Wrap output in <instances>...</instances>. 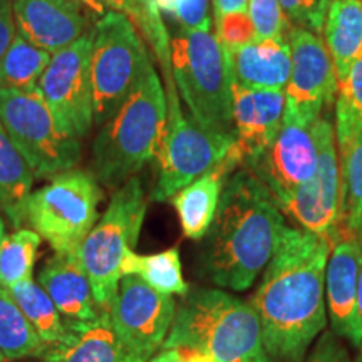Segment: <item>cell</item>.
<instances>
[{
  "label": "cell",
  "instance_id": "cell-1",
  "mask_svg": "<svg viewBox=\"0 0 362 362\" xmlns=\"http://www.w3.org/2000/svg\"><path fill=\"white\" fill-rule=\"evenodd\" d=\"M332 243L287 226L248 298L272 362H302L327 324L325 269Z\"/></svg>",
  "mask_w": 362,
  "mask_h": 362
},
{
  "label": "cell",
  "instance_id": "cell-2",
  "mask_svg": "<svg viewBox=\"0 0 362 362\" xmlns=\"http://www.w3.org/2000/svg\"><path fill=\"white\" fill-rule=\"evenodd\" d=\"M287 228L282 208L247 168L233 171L198 252V275L218 288L245 292L277 252Z\"/></svg>",
  "mask_w": 362,
  "mask_h": 362
},
{
  "label": "cell",
  "instance_id": "cell-3",
  "mask_svg": "<svg viewBox=\"0 0 362 362\" xmlns=\"http://www.w3.org/2000/svg\"><path fill=\"white\" fill-rule=\"evenodd\" d=\"M166 117L165 84L149 61L129 96L94 138L90 173L99 185L117 189L155 161Z\"/></svg>",
  "mask_w": 362,
  "mask_h": 362
},
{
  "label": "cell",
  "instance_id": "cell-4",
  "mask_svg": "<svg viewBox=\"0 0 362 362\" xmlns=\"http://www.w3.org/2000/svg\"><path fill=\"white\" fill-rule=\"evenodd\" d=\"M188 347L211 362H272L248 300L223 288L194 287L180 304L163 349Z\"/></svg>",
  "mask_w": 362,
  "mask_h": 362
},
{
  "label": "cell",
  "instance_id": "cell-5",
  "mask_svg": "<svg viewBox=\"0 0 362 362\" xmlns=\"http://www.w3.org/2000/svg\"><path fill=\"white\" fill-rule=\"evenodd\" d=\"M171 67L180 99L208 133L233 138L228 59L214 33L180 30L171 35Z\"/></svg>",
  "mask_w": 362,
  "mask_h": 362
},
{
  "label": "cell",
  "instance_id": "cell-6",
  "mask_svg": "<svg viewBox=\"0 0 362 362\" xmlns=\"http://www.w3.org/2000/svg\"><path fill=\"white\" fill-rule=\"evenodd\" d=\"M148 211V197L143 181L133 176L115 189L110 205L79 247L78 257L88 274L96 304L110 310L116 296L121 264L128 250H134Z\"/></svg>",
  "mask_w": 362,
  "mask_h": 362
},
{
  "label": "cell",
  "instance_id": "cell-7",
  "mask_svg": "<svg viewBox=\"0 0 362 362\" xmlns=\"http://www.w3.org/2000/svg\"><path fill=\"white\" fill-rule=\"evenodd\" d=\"M103 189L90 171L72 168L33 192L24 205V223L56 253L78 252L98 221Z\"/></svg>",
  "mask_w": 362,
  "mask_h": 362
},
{
  "label": "cell",
  "instance_id": "cell-8",
  "mask_svg": "<svg viewBox=\"0 0 362 362\" xmlns=\"http://www.w3.org/2000/svg\"><path fill=\"white\" fill-rule=\"evenodd\" d=\"M149 61L146 42L124 13L110 11L96 21L89 64L94 124L106 123L115 115Z\"/></svg>",
  "mask_w": 362,
  "mask_h": 362
},
{
  "label": "cell",
  "instance_id": "cell-9",
  "mask_svg": "<svg viewBox=\"0 0 362 362\" xmlns=\"http://www.w3.org/2000/svg\"><path fill=\"white\" fill-rule=\"evenodd\" d=\"M0 124L35 178H54L81 160V141L59 128L39 89L0 88Z\"/></svg>",
  "mask_w": 362,
  "mask_h": 362
},
{
  "label": "cell",
  "instance_id": "cell-10",
  "mask_svg": "<svg viewBox=\"0 0 362 362\" xmlns=\"http://www.w3.org/2000/svg\"><path fill=\"white\" fill-rule=\"evenodd\" d=\"M168 117L155 156L156 181L153 202H170L175 193L228 156L233 138L211 134L185 115L176 84L165 86Z\"/></svg>",
  "mask_w": 362,
  "mask_h": 362
},
{
  "label": "cell",
  "instance_id": "cell-11",
  "mask_svg": "<svg viewBox=\"0 0 362 362\" xmlns=\"http://www.w3.org/2000/svg\"><path fill=\"white\" fill-rule=\"evenodd\" d=\"M317 168L280 208L305 232L325 237L336 245L342 235V178L336 149V129L327 116L314 123Z\"/></svg>",
  "mask_w": 362,
  "mask_h": 362
},
{
  "label": "cell",
  "instance_id": "cell-12",
  "mask_svg": "<svg viewBox=\"0 0 362 362\" xmlns=\"http://www.w3.org/2000/svg\"><path fill=\"white\" fill-rule=\"evenodd\" d=\"M90 45L93 27L76 42L54 54L37 84L59 128L78 139L86 138L94 126Z\"/></svg>",
  "mask_w": 362,
  "mask_h": 362
},
{
  "label": "cell",
  "instance_id": "cell-13",
  "mask_svg": "<svg viewBox=\"0 0 362 362\" xmlns=\"http://www.w3.org/2000/svg\"><path fill=\"white\" fill-rule=\"evenodd\" d=\"M175 312L173 297L156 292L138 275H124L107 314L124 351L148 362L168 337Z\"/></svg>",
  "mask_w": 362,
  "mask_h": 362
},
{
  "label": "cell",
  "instance_id": "cell-14",
  "mask_svg": "<svg viewBox=\"0 0 362 362\" xmlns=\"http://www.w3.org/2000/svg\"><path fill=\"white\" fill-rule=\"evenodd\" d=\"M291 78L285 86L282 123L312 126L336 101L339 79L327 45L319 35L293 27L288 37Z\"/></svg>",
  "mask_w": 362,
  "mask_h": 362
},
{
  "label": "cell",
  "instance_id": "cell-15",
  "mask_svg": "<svg viewBox=\"0 0 362 362\" xmlns=\"http://www.w3.org/2000/svg\"><path fill=\"white\" fill-rule=\"evenodd\" d=\"M317 168V141L314 124L282 123L277 138L257 158L248 171L274 194L279 205L312 178Z\"/></svg>",
  "mask_w": 362,
  "mask_h": 362
},
{
  "label": "cell",
  "instance_id": "cell-16",
  "mask_svg": "<svg viewBox=\"0 0 362 362\" xmlns=\"http://www.w3.org/2000/svg\"><path fill=\"white\" fill-rule=\"evenodd\" d=\"M284 90L252 89L232 79L233 148L230 153L247 168L277 138L284 121Z\"/></svg>",
  "mask_w": 362,
  "mask_h": 362
},
{
  "label": "cell",
  "instance_id": "cell-17",
  "mask_svg": "<svg viewBox=\"0 0 362 362\" xmlns=\"http://www.w3.org/2000/svg\"><path fill=\"white\" fill-rule=\"evenodd\" d=\"M362 269V245L344 237L332 247L325 269V304L330 327L339 339L357 349L362 339L359 314V279Z\"/></svg>",
  "mask_w": 362,
  "mask_h": 362
},
{
  "label": "cell",
  "instance_id": "cell-18",
  "mask_svg": "<svg viewBox=\"0 0 362 362\" xmlns=\"http://www.w3.org/2000/svg\"><path fill=\"white\" fill-rule=\"evenodd\" d=\"M12 13L16 33L52 56L93 27V17L71 0H12Z\"/></svg>",
  "mask_w": 362,
  "mask_h": 362
},
{
  "label": "cell",
  "instance_id": "cell-19",
  "mask_svg": "<svg viewBox=\"0 0 362 362\" xmlns=\"http://www.w3.org/2000/svg\"><path fill=\"white\" fill-rule=\"evenodd\" d=\"M39 285L51 297L62 322L71 332H84L103 314L78 252L56 253L51 257L40 270Z\"/></svg>",
  "mask_w": 362,
  "mask_h": 362
},
{
  "label": "cell",
  "instance_id": "cell-20",
  "mask_svg": "<svg viewBox=\"0 0 362 362\" xmlns=\"http://www.w3.org/2000/svg\"><path fill=\"white\" fill-rule=\"evenodd\" d=\"M238 168L240 163L228 153L223 161L171 197L170 202L178 214L185 237L194 242L205 238L215 220L226 181Z\"/></svg>",
  "mask_w": 362,
  "mask_h": 362
},
{
  "label": "cell",
  "instance_id": "cell-21",
  "mask_svg": "<svg viewBox=\"0 0 362 362\" xmlns=\"http://www.w3.org/2000/svg\"><path fill=\"white\" fill-rule=\"evenodd\" d=\"M226 59L230 78L245 88L284 90L291 78V44L284 40H255L226 54Z\"/></svg>",
  "mask_w": 362,
  "mask_h": 362
},
{
  "label": "cell",
  "instance_id": "cell-22",
  "mask_svg": "<svg viewBox=\"0 0 362 362\" xmlns=\"http://www.w3.org/2000/svg\"><path fill=\"white\" fill-rule=\"evenodd\" d=\"M324 42L341 81L362 57V0H330L324 22Z\"/></svg>",
  "mask_w": 362,
  "mask_h": 362
},
{
  "label": "cell",
  "instance_id": "cell-23",
  "mask_svg": "<svg viewBox=\"0 0 362 362\" xmlns=\"http://www.w3.org/2000/svg\"><path fill=\"white\" fill-rule=\"evenodd\" d=\"M7 292L47 349L67 346L78 339V334L66 327L51 297L34 279L24 280Z\"/></svg>",
  "mask_w": 362,
  "mask_h": 362
},
{
  "label": "cell",
  "instance_id": "cell-24",
  "mask_svg": "<svg viewBox=\"0 0 362 362\" xmlns=\"http://www.w3.org/2000/svg\"><path fill=\"white\" fill-rule=\"evenodd\" d=\"M34 173L0 124V210L16 228L24 225V205L33 193Z\"/></svg>",
  "mask_w": 362,
  "mask_h": 362
},
{
  "label": "cell",
  "instance_id": "cell-25",
  "mask_svg": "<svg viewBox=\"0 0 362 362\" xmlns=\"http://www.w3.org/2000/svg\"><path fill=\"white\" fill-rule=\"evenodd\" d=\"M128 352L115 334L107 312L88 330L78 334L72 344L49 347L44 352L42 362H123Z\"/></svg>",
  "mask_w": 362,
  "mask_h": 362
},
{
  "label": "cell",
  "instance_id": "cell-26",
  "mask_svg": "<svg viewBox=\"0 0 362 362\" xmlns=\"http://www.w3.org/2000/svg\"><path fill=\"white\" fill-rule=\"evenodd\" d=\"M111 11L124 13L151 47L158 64L161 66L163 84H175L171 67V34L165 25L156 0H103Z\"/></svg>",
  "mask_w": 362,
  "mask_h": 362
},
{
  "label": "cell",
  "instance_id": "cell-27",
  "mask_svg": "<svg viewBox=\"0 0 362 362\" xmlns=\"http://www.w3.org/2000/svg\"><path fill=\"white\" fill-rule=\"evenodd\" d=\"M121 275H138L149 287L165 296L185 297L189 292L178 247L151 255H138L134 250H128L121 264Z\"/></svg>",
  "mask_w": 362,
  "mask_h": 362
},
{
  "label": "cell",
  "instance_id": "cell-28",
  "mask_svg": "<svg viewBox=\"0 0 362 362\" xmlns=\"http://www.w3.org/2000/svg\"><path fill=\"white\" fill-rule=\"evenodd\" d=\"M49 62L51 54L27 42L16 33L6 54L0 59V88L35 90Z\"/></svg>",
  "mask_w": 362,
  "mask_h": 362
},
{
  "label": "cell",
  "instance_id": "cell-29",
  "mask_svg": "<svg viewBox=\"0 0 362 362\" xmlns=\"http://www.w3.org/2000/svg\"><path fill=\"white\" fill-rule=\"evenodd\" d=\"M0 351L8 362L42 357L47 351L4 287H0Z\"/></svg>",
  "mask_w": 362,
  "mask_h": 362
},
{
  "label": "cell",
  "instance_id": "cell-30",
  "mask_svg": "<svg viewBox=\"0 0 362 362\" xmlns=\"http://www.w3.org/2000/svg\"><path fill=\"white\" fill-rule=\"evenodd\" d=\"M362 134V57L339 81L336 96V139L341 156Z\"/></svg>",
  "mask_w": 362,
  "mask_h": 362
},
{
  "label": "cell",
  "instance_id": "cell-31",
  "mask_svg": "<svg viewBox=\"0 0 362 362\" xmlns=\"http://www.w3.org/2000/svg\"><path fill=\"white\" fill-rule=\"evenodd\" d=\"M342 235L362 245V134L341 156Z\"/></svg>",
  "mask_w": 362,
  "mask_h": 362
},
{
  "label": "cell",
  "instance_id": "cell-32",
  "mask_svg": "<svg viewBox=\"0 0 362 362\" xmlns=\"http://www.w3.org/2000/svg\"><path fill=\"white\" fill-rule=\"evenodd\" d=\"M42 238L33 228H19L0 245V287L6 291L33 279V270Z\"/></svg>",
  "mask_w": 362,
  "mask_h": 362
},
{
  "label": "cell",
  "instance_id": "cell-33",
  "mask_svg": "<svg viewBox=\"0 0 362 362\" xmlns=\"http://www.w3.org/2000/svg\"><path fill=\"white\" fill-rule=\"evenodd\" d=\"M156 4L161 16L175 22L176 29L214 33L211 0H156Z\"/></svg>",
  "mask_w": 362,
  "mask_h": 362
},
{
  "label": "cell",
  "instance_id": "cell-34",
  "mask_svg": "<svg viewBox=\"0 0 362 362\" xmlns=\"http://www.w3.org/2000/svg\"><path fill=\"white\" fill-rule=\"evenodd\" d=\"M259 40L288 42L293 25L285 16L279 0H248L247 7Z\"/></svg>",
  "mask_w": 362,
  "mask_h": 362
},
{
  "label": "cell",
  "instance_id": "cell-35",
  "mask_svg": "<svg viewBox=\"0 0 362 362\" xmlns=\"http://www.w3.org/2000/svg\"><path fill=\"white\" fill-rule=\"evenodd\" d=\"M215 35L226 54L259 40L248 12H232L215 17Z\"/></svg>",
  "mask_w": 362,
  "mask_h": 362
},
{
  "label": "cell",
  "instance_id": "cell-36",
  "mask_svg": "<svg viewBox=\"0 0 362 362\" xmlns=\"http://www.w3.org/2000/svg\"><path fill=\"white\" fill-rule=\"evenodd\" d=\"M293 27L320 35L330 0H279Z\"/></svg>",
  "mask_w": 362,
  "mask_h": 362
},
{
  "label": "cell",
  "instance_id": "cell-37",
  "mask_svg": "<svg viewBox=\"0 0 362 362\" xmlns=\"http://www.w3.org/2000/svg\"><path fill=\"white\" fill-rule=\"evenodd\" d=\"M302 362H351V356L342 344V339L334 332H322Z\"/></svg>",
  "mask_w": 362,
  "mask_h": 362
},
{
  "label": "cell",
  "instance_id": "cell-38",
  "mask_svg": "<svg viewBox=\"0 0 362 362\" xmlns=\"http://www.w3.org/2000/svg\"><path fill=\"white\" fill-rule=\"evenodd\" d=\"M16 35V22L12 13V0H0V59Z\"/></svg>",
  "mask_w": 362,
  "mask_h": 362
},
{
  "label": "cell",
  "instance_id": "cell-39",
  "mask_svg": "<svg viewBox=\"0 0 362 362\" xmlns=\"http://www.w3.org/2000/svg\"><path fill=\"white\" fill-rule=\"evenodd\" d=\"M148 362H211L210 357L200 351L188 349V347H170L163 349L160 354L153 356Z\"/></svg>",
  "mask_w": 362,
  "mask_h": 362
},
{
  "label": "cell",
  "instance_id": "cell-40",
  "mask_svg": "<svg viewBox=\"0 0 362 362\" xmlns=\"http://www.w3.org/2000/svg\"><path fill=\"white\" fill-rule=\"evenodd\" d=\"M215 17L232 12H247L248 0H211Z\"/></svg>",
  "mask_w": 362,
  "mask_h": 362
},
{
  "label": "cell",
  "instance_id": "cell-41",
  "mask_svg": "<svg viewBox=\"0 0 362 362\" xmlns=\"http://www.w3.org/2000/svg\"><path fill=\"white\" fill-rule=\"evenodd\" d=\"M71 2L78 4L79 7H83L84 11L93 17V19H101L103 16H106V12H110L107 11V7L104 6L103 0H71Z\"/></svg>",
  "mask_w": 362,
  "mask_h": 362
},
{
  "label": "cell",
  "instance_id": "cell-42",
  "mask_svg": "<svg viewBox=\"0 0 362 362\" xmlns=\"http://www.w3.org/2000/svg\"><path fill=\"white\" fill-rule=\"evenodd\" d=\"M359 314H361V322H362V269H361V279H359ZM356 362H362V339H361L359 347H357Z\"/></svg>",
  "mask_w": 362,
  "mask_h": 362
},
{
  "label": "cell",
  "instance_id": "cell-43",
  "mask_svg": "<svg viewBox=\"0 0 362 362\" xmlns=\"http://www.w3.org/2000/svg\"><path fill=\"white\" fill-rule=\"evenodd\" d=\"M6 237H7V235H6V221H4L2 215H0V245H2L4 238H6Z\"/></svg>",
  "mask_w": 362,
  "mask_h": 362
},
{
  "label": "cell",
  "instance_id": "cell-44",
  "mask_svg": "<svg viewBox=\"0 0 362 362\" xmlns=\"http://www.w3.org/2000/svg\"><path fill=\"white\" fill-rule=\"evenodd\" d=\"M123 362H146V361L139 359V357H136V356H133V354H128V356L124 357Z\"/></svg>",
  "mask_w": 362,
  "mask_h": 362
},
{
  "label": "cell",
  "instance_id": "cell-45",
  "mask_svg": "<svg viewBox=\"0 0 362 362\" xmlns=\"http://www.w3.org/2000/svg\"><path fill=\"white\" fill-rule=\"evenodd\" d=\"M0 362H8V361H7V357L4 356V352H2V351H0Z\"/></svg>",
  "mask_w": 362,
  "mask_h": 362
},
{
  "label": "cell",
  "instance_id": "cell-46",
  "mask_svg": "<svg viewBox=\"0 0 362 362\" xmlns=\"http://www.w3.org/2000/svg\"><path fill=\"white\" fill-rule=\"evenodd\" d=\"M12 362H19V361H12Z\"/></svg>",
  "mask_w": 362,
  "mask_h": 362
}]
</instances>
